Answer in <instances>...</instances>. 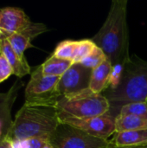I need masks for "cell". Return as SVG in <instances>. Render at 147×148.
Returning a JSON list of instances; mask_svg holds the SVG:
<instances>
[{
	"label": "cell",
	"instance_id": "obj_1",
	"mask_svg": "<svg viewBox=\"0 0 147 148\" xmlns=\"http://www.w3.org/2000/svg\"><path fill=\"white\" fill-rule=\"evenodd\" d=\"M110 104L107 115L116 119L121 107L132 102L147 101V61L136 55L121 67L119 76L102 93Z\"/></svg>",
	"mask_w": 147,
	"mask_h": 148
},
{
	"label": "cell",
	"instance_id": "obj_2",
	"mask_svg": "<svg viewBox=\"0 0 147 148\" xmlns=\"http://www.w3.org/2000/svg\"><path fill=\"white\" fill-rule=\"evenodd\" d=\"M106 55L114 71L129 59L127 0H113L108 15L96 35L91 38Z\"/></svg>",
	"mask_w": 147,
	"mask_h": 148
},
{
	"label": "cell",
	"instance_id": "obj_3",
	"mask_svg": "<svg viewBox=\"0 0 147 148\" xmlns=\"http://www.w3.org/2000/svg\"><path fill=\"white\" fill-rule=\"evenodd\" d=\"M55 106L24 102L15 115L9 138L13 142L40 136H51L60 125Z\"/></svg>",
	"mask_w": 147,
	"mask_h": 148
},
{
	"label": "cell",
	"instance_id": "obj_4",
	"mask_svg": "<svg viewBox=\"0 0 147 148\" xmlns=\"http://www.w3.org/2000/svg\"><path fill=\"white\" fill-rule=\"evenodd\" d=\"M55 108L59 118L88 119L107 114L110 104L102 94H95L88 88L78 94L59 97Z\"/></svg>",
	"mask_w": 147,
	"mask_h": 148
},
{
	"label": "cell",
	"instance_id": "obj_5",
	"mask_svg": "<svg viewBox=\"0 0 147 148\" xmlns=\"http://www.w3.org/2000/svg\"><path fill=\"white\" fill-rule=\"evenodd\" d=\"M60 77L45 75L40 66L33 69L24 91L25 102L29 104L55 106L60 95L57 86Z\"/></svg>",
	"mask_w": 147,
	"mask_h": 148
},
{
	"label": "cell",
	"instance_id": "obj_6",
	"mask_svg": "<svg viewBox=\"0 0 147 148\" xmlns=\"http://www.w3.org/2000/svg\"><path fill=\"white\" fill-rule=\"evenodd\" d=\"M54 148H107L109 140L89 135L66 124H60L49 138Z\"/></svg>",
	"mask_w": 147,
	"mask_h": 148
},
{
	"label": "cell",
	"instance_id": "obj_7",
	"mask_svg": "<svg viewBox=\"0 0 147 148\" xmlns=\"http://www.w3.org/2000/svg\"><path fill=\"white\" fill-rule=\"evenodd\" d=\"M59 120L62 124L71 126L89 135L104 140H109V138L116 133L115 119L107 114L88 119L62 117L59 118Z\"/></svg>",
	"mask_w": 147,
	"mask_h": 148
},
{
	"label": "cell",
	"instance_id": "obj_8",
	"mask_svg": "<svg viewBox=\"0 0 147 148\" xmlns=\"http://www.w3.org/2000/svg\"><path fill=\"white\" fill-rule=\"evenodd\" d=\"M93 69L81 63H73L60 77L57 90L61 96L78 94L89 88Z\"/></svg>",
	"mask_w": 147,
	"mask_h": 148
},
{
	"label": "cell",
	"instance_id": "obj_9",
	"mask_svg": "<svg viewBox=\"0 0 147 148\" xmlns=\"http://www.w3.org/2000/svg\"><path fill=\"white\" fill-rule=\"evenodd\" d=\"M30 23L29 17L18 7L0 8V37L8 38L24 29Z\"/></svg>",
	"mask_w": 147,
	"mask_h": 148
},
{
	"label": "cell",
	"instance_id": "obj_10",
	"mask_svg": "<svg viewBox=\"0 0 147 148\" xmlns=\"http://www.w3.org/2000/svg\"><path fill=\"white\" fill-rule=\"evenodd\" d=\"M23 86V82L16 80L8 91L0 93V139L10 135L14 121L11 117L12 108Z\"/></svg>",
	"mask_w": 147,
	"mask_h": 148
},
{
	"label": "cell",
	"instance_id": "obj_11",
	"mask_svg": "<svg viewBox=\"0 0 147 148\" xmlns=\"http://www.w3.org/2000/svg\"><path fill=\"white\" fill-rule=\"evenodd\" d=\"M47 31H49V29L45 24L31 22L24 29L8 37L7 39L18 56L21 58H26L24 52L28 49L33 47L31 43L33 39Z\"/></svg>",
	"mask_w": 147,
	"mask_h": 148
},
{
	"label": "cell",
	"instance_id": "obj_12",
	"mask_svg": "<svg viewBox=\"0 0 147 148\" xmlns=\"http://www.w3.org/2000/svg\"><path fill=\"white\" fill-rule=\"evenodd\" d=\"M0 55L7 59L14 70V75L18 78L31 74V67L29 65L27 59L18 56L7 38L0 37Z\"/></svg>",
	"mask_w": 147,
	"mask_h": 148
},
{
	"label": "cell",
	"instance_id": "obj_13",
	"mask_svg": "<svg viewBox=\"0 0 147 148\" xmlns=\"http://www.w3.org/2000/svg\"><path fill=\"white\" fill-rule=\"evenodd\" d=\"M114 69L108 60L93 69L89 89L95 94H102L111 84Z\"/></svg>",
	"mask_w": 147,
	"mask_h": 148
},
{
	"label": "cell",
	"instance_id": "obj_14",
	"mask_svg": "<svg viewBox=\"0 0 147 148\" xmlns=\"http://www.w3.org/2000/svg\"><path fill=\"white\" fill-rule=\"evenodd\" d=\"M110 143L119 147H132L147 145V129L115 133Z\"/></svg>",
	"mask_w": 147,
	"mask_h": 148
},
{
	"label": "cell",
	"instance_id": "obj_15",
	"mask_svg": "<svg viewBox=\"0 0 147 148\" xmlns=\"http://www.w3.org/2000/svg\"><path fill=\"white\" fill-rule=\"evenodd\" d=\"M74 62L68 60L60 59L53 56L52 55L40 66V69L45 75L61 77L73 64Z\"/></svg>",
	"mask_w": 147,
	"mask_h": 148
},
{
	"label": "cell",
	"instance_id": "obj_16",
	"mask_svg": "<svg viewBox=\"0 0 147 148\" xmlns=\"http://www.w3.org/2000/svg\"><path fill=\"white\" fill-rule=\"evenodd\" d=\"M147 129V119L135 115H118L115 119L116 133Z\"/></svg>",
	"mask_w": 147,
	"mask_h": 148
},
{
	"label": "cell",
	"instance_id": "obj_17",
	"mask_svg": "<svg viewBox=\"0 0 147 148\" xmlns=\"http://www.w3.org/2000/svg\"><path fill=\"white\" fill-rule=\"evenodd\" d=\"M76 46H77V41L64 40L56 45L52 56L60 59L73 62L75 55Z\"/></svg>",
	"mask_w": 147,
	"mask_h": 148
},
{
	"label": "cell",
	"instance_id": "obj_18",
	"mask_svg": "<svg viewBox=\"0 0 147 148\" xmlns=\"http://www.w3.org/2000/svg\"><path fill=\"white\" fill-rule=\"evenodd\" d=\"M119 115H135L147 119V102H132L124 105Z\"/></svg>",
	"mask_w": 147,
	"mask_h": 148
},
{
	"label": "cell",
	"instance_id": "obj_19",
	"mask_svg": "<svg viewBox=\"0 0 147 148\" xmlns=\"http://www.w3.org/2000/svg\"><path fill=\"white\" fill-rule=\"evenodd\" d=\"M107 60V58L106 55L104 54V52L100 48H98L96 46L95 49L79 63H81V65H83L84 67H87L88 69H94Z\"/></svg>",
	"mask_w": 147,
	"mask_h": 148
},
{
	"label": "cell",
	"instance_id": "obj_20",
	"mask_svg": "<svg viewBox=\"0 0 147 148\" xmlns=\"http://www.w3.org/2000/svg\"><path fill=\"white\" fill-rule=\"evenodd\" d=\"M96 45L91 39H83L77 41V46L75 49V55L73 62L79 63L85 57H87L94 49Z\"/></svg>",
	"mask_w": 147,
	"mask_h": 148
},
{
	"label": "cell",
	"instance_id": "obj_21",
	"mask_svg": "<svg viewBox=\"0 0 147 148\" xmlns=\"http://www.w3.org/2000/svg\"><path fill=\"white\" fill-rule=\"evenodd\" d=\"M12 75H14V70L11 65L3 55H0V83L6 81Z\"/></svg>",
	"mask_w": 147,
	"mask_h": 148
},
{
	"label": "cell",
	"instance_id": "obj_22",
	"mask_svg": "<svg viewBox=\"0 0 147 148\" xmlns=\"http://www.w3.org/2000/svg\"><path fill=\"white\" fill-rule=\"evenodd\" d=\"M50 136H40L25 140L26 148H44L49 142Z\"/></svg>",
	"mask_w": 147,
	"mask_h": 148
},
{
	"label": "cell",
	"instance_id": "obj_23",
	"mask_svg": "<svg viewBox=\"0 0 147 148\" xmlns=\"http://www.w3.org/2000/svg\"><path fill=\"white\" fill-rule=\"evenodd\" d=\"M0 148H15V145H14V142L9 137L1 138Z\"/></svg>",
	"mask_w": 147,
	"mask_h": 148
},
{
	"label": "cell",
	"instance_id": "obj_24",
	"mask_svg": "<svg viewBox=\"0 0 147 148\" xmlns=\"http://www.w3.org/2000/svg\"><path fill=\"white\" fill-rule=\"evenodd\" d=\"M107 148H147V145L145 146H139V147H116V146H113L110 143L109 147Z\"/></svg>",
	"mask_w": 147,
	"mask_h": 148
},
{
	"label": "cell",
	"instance_id": "obj_25",
	"mask_svg": "<svg viewBox=\"0 0 147 148\" xmlns=\"http://www.w3.org/2000/svg\"><path fill=\"white\" fill-rule=\"evenodd\" d=\"M44 148H54V147H53V146H52V145H51V144L49 142V143H48V144H47V145L44 147Z\"/></svg>",
	"mask_w": 147,
	"mask_h": 148
},
{
	"label": "cell",
	"instance_id": "obj_26",
	"mask_svg": "<svg viewBox=\"0 0 147 148\" xmlns=\"http://www.w3.org/2000/svg\"><path fill=\"white\" fill-rule=\"evenodd\" d=\"M146 102H147V101H146Z\"/></svg>",
	"mask_w": 147,
	"mask_h": 148
}]
</instances>
